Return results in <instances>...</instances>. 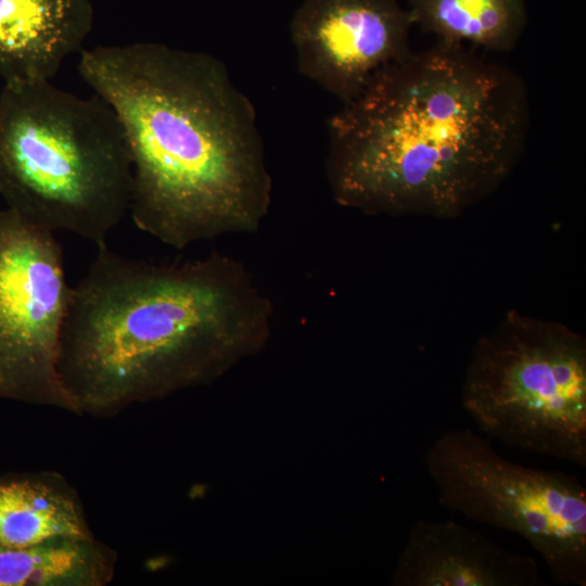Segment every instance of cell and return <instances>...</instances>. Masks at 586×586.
I'll return each instance as SVG.
<instances>
[{
  "label": "cell",
  "mask_w": 586,
  "mask_h": 586,
  "mask_svg": "<svg viewBox=\"0 0 586 586\" xmlns=\"http://www.w3.org/2000/svg\"><path fill=\"white\" fill-rule=\"evenodd\" d=\"M528 130L514 71L437 41L379 71L329 118L326 176L343 207L450 219L507 180Z\"/></svg>",
  "instance_id": "1"
},
{
  "label": "cell",
  "mask_w": 586,
  "mask_h": 586,
  "mask_svg": "<svg viewBox=\"0 0 586 586\" xmlns=\"http://www.w3.org/2000/svg\"><path fill=\"white\" fill-rule=\"evenodd\" d=\"M78 71L123 129L138 229L178 250L257 232L271 177L254 106L220 60L135 42L84 49Z\"/></svg>",
  "instance_id": "2"
},
{
  "label": "cell",
  "mask_w": 586,
  "mask_h": 586,
  "mask_svg": "<svg viewBox=\"0 0 586 586\" xmlns=\"http://www.w3.org/2000/svg\"><path fill=\"white\" fill-rule=\"evenodd\" d=\"M95 247L61 333L76 415L111 418L212 383L269 342L272 302L232 256L154 263Z\"/></svg>",
  "instance_id": "3"
},
{
  "label": "cell",
  "mask_w": 586,
  "mask_h": 586,
  "mask_svg": "<svg viewBox=\"0 0 586 586\" xmlns=\"http://www.w3.org/2000/svg\"><path fill=\"white\" fill-rule=\"evenodd\" d=\"M131 161L120 124L98 95L48 79L0 91V196L5 207L95 246L129 213Z\"/></svg>",
  "instance_id": "4"
},
{
  "label": "cell",
  "mask_w": 586,
  "mask_h": 586,
  "mask_svg": "<svg viewBox=\"0 0 586 586\" xmlns=\"http://www.w3.org/2000/svg\"><path fill=\"white\" fill-rule=\"evenodd\" d=\"M461 405L504 444L585 468L586 339L509 310L474 347Z\"/></svg>",
  "instance_id": "5"
},
{
  "label": "cell",
  "mask_w": 586,
  "mask_h": 586,
  "mask_svg": "<svg viewBox=\"0 0 586 586\" xmlns=\"http://www.w3.org/2000/svg\"><path fill=\"white\" fill-rule=\"evenodd\" d=\"M424 463L443 507L517 533L557 583L586 585V489L575 476L511 462L468 429L442 434Z\"/></svg>",
  "instance_id": "6"
},
{
  "label": "cell",
  "mask_w": 586,
  "mask_h": 586,
  "mask_svg": "<svg viewBox=\"0 0 586 586\" xmlns=\"http://www.w3.org/2000/svg\"><path fill=\"white\" fill-rule=\"evenodd\" d=\"M71 289L54 233L0 209V398L75 413L58 369Z\"/></svg>",
  "instance_id": "7"
},
{
  "label": "cell",
  "mask_w": 586,
  "mask_h": 586,
  "mask_svg": "<svg viewBox=\"0 0 586 586\" xmlns=\"http://www.w3.org/2000/svg\"><path fill=\"white\" fill-rule=\"evenodd\" d=\"M412 25L397 0H303L290 35L301 74L344 103L411 52Z\"/></svg>",
  "instance_id": "8"
},
{
  "label": "cell",
  "mask_w": 586,
  "mask_h": 586,
  "mask_svg": "<svg viewBox=\"0 0 586 586\" xmlns=\"http://www.w3.org/2000/svg\"><path fill=\"white\" fill-rule=\"evenodd\" d=\"M393 586H540L536 560L496 545L451 520H417L391 578Z\"/></svg>",
  "instance_id": "9"
},
{
  "label": "cell",
  "mask_w": 586,
  "mask_h": 586,
  "mask_svg": "<svg viewBox=\"0 0 586 586\" xmlns=\"http://www.w3.org/2000/svg\"><path fill=\"white\" fill-rule=\"evenodd\" d=\"M92 17L91 0H0V77L51 80L82 50Z\"/></svg>",
  "instance_id": "10"
},
{
  "label": "cell",
  "mask_w": 586,
  "mask_h": 586,
  "mask_svg": "<svg viewBox=\"0 0 586 586\" xmlns=\"http://www.w3.org/2000/svg\"><path fill=\"white\" fill-rule=\"evenodd\" d=\"M94 537L76 489L56 472L0 475V546Z\"/></svg>",
  "instance_id": "11"
},
{
  "label": "cell",
  "mask_w": 586,
  "mask_h": 586,
  "mask_svg": "<svg viewBox=\"0 0 586 586\" xmlns=\"http://www.w3.org/2000/svg\"><path fill=\"white\" fill-rule=\"evenodd\" d=\"M116 565L117 553L95 537L0 546V586H105Z\"/></svg>",
  "instance_id": "12"
},
{
  "label": "cell",
  "mask_w": 586,
  "mask_h": 586,
  "mask_svg": "<svg viewBox=\"0 0 586 586\" xmlns=\"http://www.w3.org/2000/svg\"><path fill=\"white\" fill-rule=\"evenodd\" d=\"M412 24L437 41L511 51L526 25L523 0H409Z\"/></svg>",
  "instance_id": "13"
}]
</instances>
